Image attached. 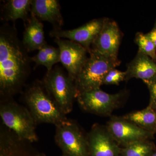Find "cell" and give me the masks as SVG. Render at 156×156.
<instances>
[{
  "label": "cell",
  "mask_w": 156,
  "mask_h": 156,
  "mask_svg": "<svg viewBox=\"0 0 156 156\" xmlns=\"http://www.w3.org/2000/svg\"><path fill=\"white\" fill-rule=\"evenodd\" d=\"M17 35L14 26L0 28V95L13 98L22 92L31 71V57Z\"/></svg>",
  "instance_id": "cell-1"
},
{
  "label": "cell",
  "mask_w": 156,
  "mask_h": 156,
  "mask_svg": "<svg viewBox=\"0 0 156 156\" xmlns=\"http://www.w3.org/2000/svg\"><path fill=\"white\" fill-rule=\"evenodd\" d=\"M23 98L37 125L47 123L57 127L70 121L48 95L42 82L37 81L28 86Z\"/></svg>",
  "instance_id": "cell-2"
},
{
  "label": "cell",
  "mask_w": 156,
  "mask_h": 156,
  "mask_svg": "<svg viewBox=\"0 0 156 156\" xmlns=\"http://www.w3.org/2000/svg\"><path fill=\"white\" fill-rule=\"evenodd\" d=\"M0 116L2 124L14 132L20 139L37 142V124L27 107L15 101L13 98H1Z\"/></svg>",
  "instance_id": "cell-3"
},
{
  "label": "cell",
  "mask_w": 156,
  "mask_h": 156,
  "mask_svg": "<svg viewBox=\"0 0 156 156\" xmlns=\"http://www.w3.org/2000/svg\"><path fill=\"white\" fill-rule=\"evenodd\" d=\"M43 86L54 103L66 115L72 111L74 101L78 93L75 82L63 69L56 66L47 72L43 81Z\"/></svg>",
  "instance_id": "cell-4"
},
{
  "label": "cell",
  "mask_w": 156,
  "mask_h": 156,
  "mask_svg": "<svg viewBox=\"0 0 156 156\" xmlns=\"http://www.w3.org/2000/svg\"><path fill=\"white\" fill-rule=\"evenodd\" d=\"M89 54L74 81L78 94L100 88L107 73L121 63L120 60H113L94 51H90Z\"/></svg>",
  "instance_id": "cell-5"
},
{
  "label": "cell",
  "mask_w": 156,
  "mask_h": 156,
  "mask_svg": "<svg viewBox=\"0 0 156 156\" xmlns=\"http://www.w3.org/2000/svg\"><path fill=\"white\" fill-rule=\"evenodd\" d=\"M127 94L125 90L108 94L100 88L80 93L76 99L80 107L85 112L101 116H108L120 106Z\"/></svg>",
  "instance_id": "cell-6"
},
{
  "label": "cell",
  "mask_w": 156,
  "mask_h": 156,
  "mask_svg": "<svg viewBox=\"0 0 156 156\" xmlns=\"http://www.w3.org/2000/svg\"><path fill=\"white\" fill-rule=\"evenodd\" d=\"M54 140L64 156H89L87 135L73 120L57 126Z\"/></svg>",
  "instance_id": "cell-7"
},
{
  "label": "cell",
  "mask_w": 156,
  "mask_h": 156,
  "mask_svg": "<svg viewBox=\"0 0 156 156\" xmlns=\"http://www.w3.org/2000/svg\"><path fill=\"white\" fill-rule=\"evenodd\" d=\"M106 127L122 147L138 140L154 139V134L139 128L122 117L112 116L107 123Z\"/></svg>",
  "instance_id": "cell-8"
},
{
  "label": "cell",
  "mask_w": 156,
  "mask_h": 156,
  "mask_svg": "<svg viewBox=\"0 0 156 156\" xmlns=\"http://www.w3.org/2000/svg\"><path fill=\"white\" fill-rule=\"evenodd\" d=\"M122 36V33L117 22L114 20L105 17L102 28L91 46L90 51L97 52L114 60H119L118 52Z\"/></svg>",
  "instance_id": "cell-9"
},
{
  "label": "cell",
  "mask_w": 156,
  "mask_h": 156,
  "mask_svg": "<svg viewBox=\"0 0 156 156\" xmlns=\"http://www.w3.org/2000/svg\"><path fill=\"white\" fill-rule=\"evenodd\" d=\"M54 41L59 50L60 62L75 81L88 58V51L78 43L67 39L56 38Z\"/></svg>",
  "instance_id": "cell-10"
},
{
  "label": "cell",
  "mask_w": 156,
  "mask_h": 156,
  "mask_svg": "<svg viewBox=\"0 0 156 156\" xmlns=\"http://www.w3.org/2000/svg\"><path fill=\"white\" fill-rule=\"evenodd\" d=\"M104 20L105 17L94 19L78 28L69 30L53 29L49 34L55 38L67 39L78 43L89 53L93 42L101 30Z\"/></svg>",
  "instance_id": "cell-11"
},
{
  "label": "cell",
  "mask_w": 156,
  "mask_h": 156,
  "mask_svg": "<svg viewBox=\"0 0 156 156\" xmlns=\"http://www.w3.org/2000/svg\"><path fill=\"white\" fill-rule=\"evenodd\" d=\"M87 136L89 156H121L122 147L113 138L106 126L94 124Z\"/></svg>",
  "instance_id": "cell-12"
},
{
  "label": "cell",
  "mask_w": 156,
  "mask_h": 156,
  "mask_svg": "<svg viewBox=\"0 0 156 156\" xmlns=\"http://www.w3.org/2000/svg\"><path fill=\"white\" fill-rule=\"evenodd\" d=\"M31 13L41 21H47L51 23L53 29H62L64 20L59 1L32 0Z\"/></svg>",
  "instance_id": "cell-13"
},
{
  "label": "cell",
  "mask_w": 156,
  "mask_h": 156,
  "mask_svg": "<svg viewBox=\"0 0 156 156\" xmlns=\"http://www.w3.org/2000/svg\"><path fill=\"white\" fill-rule=\"evenodd\" d=\"M126 72L125 81L132 78L148 80L156 76V62L138 50L136 56L127 65Z\"/></svg>",
  "instance_id": "cell-14"
},
{
  "label": "cell",
  "mask_w": 156,
  "mask_h": 156,
  "mask_svg": "<svg viewBox=\"0 0 156 156\" xmlns=\"http://www.w3.org/2000/svg\"><path fill=\"white\" fill-rule=\"evenodd\" d=\"M24 23L25 29L22 42L24 48L28 53L38 51L47 44L43 23L31 13L28 20Z\"/></svg>",
  "instance_id": "cell-15"
},
{
  "label": "cell",
  "mask_w": 156,
  "mask_h": 156,
  "mask_svg": "<svg viewBox=\"0 0 156 156\" xmlns=\"http://www.w3.org/2000/svg\"><path fill=\"white\" fill-rule=\"evenodd\" d=\"M32 0H8L3 1L1 8V17L4 21H15L21 19L24 23L31 14Z\"/></svg>",
  "instance_id": "cell-16"
},
{
  "label": "cell",
  "mask_w": 156,
  "mask_h": 156,
  "mask_svg": "<svg viewBox=\"0 0 156 156\" xmlns=\"http://www.w3.org/2000/svg\"><path fill=\"white\" fill-rule=\"evenodd\" d=\"M122 117L154 135L156 133V111L149 105L144 109L132 112Z\"/></svg>",
  "instance_id": "cell-17"
},
{
  "label": "cell",
  "mask_w": 156,
  "mask_h": 156,
  "mask_svg": "<svg viewBox=\"0 0 156 156\" xmlns=\"http://www.w3.org/2000/svg\"><path fill=\"white\" fill-rule=\"evenodd\" d=\"M32 62L35 63V67L43 66L47 72L53 69V66L60 62V52L58 48L46 44L38 51L34 56L31 57Z\"/></svg>",
  "instance_id": "cell-18"
},
{
  "label": "cell",
  "mask_w": 156,
  "mask_h": 156,
  "mask_svg": "<svg viewBox=\"0 0 156 156\" xmlns=\"http://www.w3.org/2000/svg\"><path fill=\"white\" fill-rule=\"evenodd\" d=\"M156 150L154 143L151 140H143L122 147L121 156H151Z\"/></svg>",
  "instance_id": "cell-19"
},
{
  "label": "cell",
  "mask_w": 156,
  "mask_h": 156,
  "mask_svg": "<svg viewBox=\"0 0 156 156\" xmlns=\"http://www.w3.org/2000/svg\"><path fill=\"white\" fill-rule=\"evenodd\" d=\"M134 42L138 46V51L145 54L156 62V48L154 44L147 34L136 33Z\"/></svg>",
  "instance_id": "cell-20"
},
{
  "label": "cell",
  "mask_w": 156,
  "mask_h": 156,
  "mask_svg": "<svg viewBox=\"0 0 156 156\" xmlns=\"http://www.w3.org/2000/svg\"><path fill=\"white\" fill-rule=\"evenodd\" d=\"M36 151L20 144L9 146L0 151V156H36Z\"/></svg>",
  "instance_id": "cell-21"
},
{
  "label": "cell",
  "mask_w": 156,
  "mask_h": 156,
  "mask_svg": "<svg viewBox=\"0 0 156 156\" xmlns=\"http://www.w3.org/2000/svg\"><path fill=\"white\" fill-rule=\"evenodd\" d=\"M126 72L121 71L115 68L110 70L107 73L102 81V85H119L121 82L125 81Z\"/></svg>",
  "instance_id": "cell-22"
},
{
  "label": "cell",
  "mask_w": 156,
  "mask_h": 156,
  "mask_svg": "<svg viewBox=\"0 0 156 156\" xmlns=\"http://www.w3.org/2000/svg\"><path fill=\"white\" fill-rule=\"evenodd\" d=\"M149 91V104L148 105L156 111V76L150 80L143 81Z\"/></svg>",
  "instance_id": "cell-23"
},
{
  "label": "cell",
  "mask_w": 156,
  "mask_h": 156,
  "mask_svg": "<svg viewBox=\"0 0 156 156\" xmlns=\"http://www.w3.org/2000/svg\"><path fill=\"white\" fill-rule=\"evenodd\" d=\"M147 34L153 42L156 48V20L154 27L149 32L147 33Z\"/></svg>",
  "instance_id": "cell-24"
},
{
  "label": "cell",
  "mask_w": 156,
  "mask_h": 156,
  "mask_svg": "<svg viewBox=\"0 0 156 156\" xmlns=\"http://www.w3.org/2000/svg\"><path fill=\"white\" fill-rule=\"evenodd\" d=\"M36 156H47L44 154L43 153H40L38 152L37 153V154ZM61 156H64L63 155Z\"/></svg>",
  "instance_id": "cell-25"
},
{
  "label": "cell",
  "mask_w": 156,
  "mask_h": 156,
  "mask_svg": "<svg viewBox=\"0 0 156 156\" xmlns=\"http://www.w3.org/2000/svg\"><path fill=\"white\" fill-rule=\"evenodd\" d=\"M151 156H156V151L154 152V153Z\"/></svg>",
  "instance_id": "cell-26"
}]
</instances>
